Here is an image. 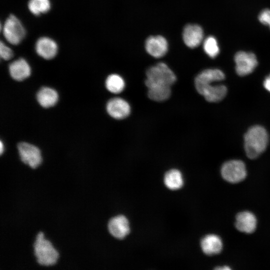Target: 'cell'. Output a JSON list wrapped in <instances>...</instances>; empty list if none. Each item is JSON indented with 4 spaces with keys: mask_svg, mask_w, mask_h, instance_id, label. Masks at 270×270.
<instances>
[{
    "mask_svg": "<svg viewBox=\"0 0 270 270\" xmlns=\"http://www.w3.org/2000/svg\"><path fill=\"white\" fill-rule=\"evenodd\" d=\"M221 174L222 178L230 183H238L246 177V170L244 164L240 160H231L222 166Z\"/></svg>",
    "mask_w": 270,
    "mask_h": 270,
    "instance_id": "obj_5",
    "label": "cell"
},
{
    "mask_svg": "<svg viewBox=\"0 0 270 270\" xmlns=\"http://www.w3.org/2000/svg\"><path fill=\"white\" fill-rule=\"evenodd\" d=\"M145 48L150 56L160 58L166 54L168 44L166 39L161 36H151L146 39Z\"/></svg>",
    "mask_w": 270,
    "mask_h": 270,
    "instance_id": "obj_11",
    "label": "cell"
},
{
    "mask_svg": "<svg viewBox=\"0 0 270 270\" xmlns=\"http://www.w3.org/2000/svg\"><path fill=\"white\" fill-rule=\"evenodd\" d=\"M0 55L2 58L9 60L13 56V52L10 48L6 46L2 42L0 44Z\"/></svg>",
    "mask_w": 270,
    "mask_h": 270,
    "instance_id": "obj_23",
    "label": "cell"
},
{
    "mask_svg": "<svg viewBox=\"0 0 270 270\" xmlns=\"http://www.w3.org/2000/svg\"><path fill=\"white\" fill-rule=\"evenodd\" d=\"M106 86L112 93L118 94L124 90L125 82L122 77L118 74H112L107 78Z\"/></svg>",
    "mask_w": 270,
    "mask_h": 270,
    "instance_id": "obj_20",
    "label": "cell"
},
{
    "mask_svg": "<svg viewBox=\"0 0 270 270\" xmlns=\"http://www.w3.org/2000/svg\"><path fill=\"white\" fill-rule=\"evenodd\" d=\"M148 96L154 101L162 102L168 100L171 94L170 86L152 85L147 86Z\"/></svg>",
    "mask_w": 270,
    "mask_h": 270,
    "instance_id": "obj_18",
    "label": "cell"
},
{
    "mask_svg": "<svg viewBox=\"0 0 270 270\" xmlns=\"http://www.w3.org/2000/svg\"><path fill=\"white\" fill-rule=\"evenodd\" d=\"M258 18L262 24L268 26L270 28V10L264 9L262 10Z\"/></svg>",
    "mask_w": 270,
    "mask_h": 270,
    "instance_id": "obj_24",
    "label": "cell"
},
{
    "mask_svg": "<svg viewBox=\"0 0 270 270\" xmlns=\"http://www.w3.org/2000/svg\"><path fill=\"white\" fill-rule=\"evenodd\" d=\"M145 84L170 86L176 81L174 72L164 62H160L150 67L146 72Z\"/></svg>",
    "mask_w": 270,
    "mask_h": 270,
    "instance_id": "obj_3",
    "label": "cell"
},
{
    "mask_svg": "<svg viewBox=\"0 0 270 270\" xmlns=\"http://www.w3.org/2000/svg\"><path fill=\"white\" fill-rule=\"evenodd\" d=\"M216 270H230V268L228 267V266H223L222 268H220V267H218V268H216Z\"/></svg>",
    "mask_w": 270,
    "mask_h": 270,
    "instance_id": "obj_26",
    "label": "cell"
},
{
    "mask_svg": "<svg viewBox=\"0 0 270 270\" xmlns=\"http://www.w3.org/2000/svg\"><path fill=\"white\" fill-rule=\"evenodd\" d=\"M164 182L166 187L170 190L180 189L184 184L180 172L176 169H172L168 171L164 175Z\"/></svg>",
    "mask_w": 270,
    "mask_h": 270,
    "instance_id": "obj_19",
    "label": "cell"
},
{
    "mask_svg": "<svg viewBox=\"0 0 270 270\" xmlns=\"http://www.w3.org/2000/svg\"><path fill=\"white\" fill-rule=\"evenodd\" d=\"M36 50L37 54L46 60L54 58L58 51V46L52 39L42 37L40 38L36 42Z\"/></svg>",
    "mask_w": 270,
    "mask_h": 270,
    "instance_id": "obj_14",
    "label": "cell"
},
{
    "mask_svg": "<svg viewBox=\"0 0 270 270\" xmlns=\"http://www.w3.org/2000/svg\"><path fill=\"white\" fill-rule=\"evenodd\" d=\"M130 110L129 104L120 98H112L106 104L107 112L115 119L121 120L126 118L130 114Z\"/></svg>",
    "mask_w": 270,
    "mask_h": 270,
    "instance_id": "obj_9",
    "label": "cell"
},
{
    "mask_svg": "<svg viewBox=\"0 0 270 270\" xmlns=\"http://www.w3.org/2000/svg\"><path fill=\"white\" fill-rule=\"evenodd\" d=\"M264 86L267 90L270 92V74L265 78Z\"/></svg>",
    "mask_w": 270,
    "mask_h": 270,
    "instance_id": "obj_25",
    "label": "cell"
},
{
    "mask_svg": "<svg viewBox=\"0 0 270 270\" xmlns=\"http://www.w3.org/2000/svg\"><path fill=\"white\" fill-rule=\"evenodd\" d=\"M244 140L246 156L250 159H254L266 149L268 136L267 132L262 126H254L246 133Z\"/></svg>",
    "mask_w": 270,
    "mask_h": 270,
    "instance_id": "obj_2",
    "label": "cell"
},
{
    "mask_svg": "<svg viewBox=\"0 0 270 270\" xmlns=\"http://www.w3.org/2000/svg\"><path fill=\"white\" fill-rule=\"evenodd\" d=\"M3 34L8 42L16 45L24 38L26 32L19 20L14 16L11 14L5 22Z\"/></svg>",
    "mask_w": 270,
    "mask_h": 270,
    "instance_id": "obj_6",
    "label": "cell"
},
{
    "mask_svg": "<svg viewBox=\"0 0 270 270\" xmlns=\"http://www.w3.org/2000/svg\"><path fill=\"white\" fill-rule=\"evenodd\" d=\"M204 52L211 58H216L220 53V48L216 39L213 36H209L203 41Z\"/></svg>",
    "mask_w": 270,
    "mask_h": 270,
    "instance_id": "obj_22",
    "label": "cell"
},
{
    "mask_svg": "<svg viewBox=\"0 0 270 270\" xmlns=\"http://www.w3.org/2000/svg\"><path fill=\"white\" fill-rule=\"evenodd\" d=\"M18 149L22 161L30 168H35L42 162L40 150L36 146L27 142H20Z\"/></svg>",
    "mask_w": 270,
    "mask_h": 270,
    "instance_id": "obj_8",
    "label": "cell"
},
{
    "mask_svg": "<svg viewBox=\"0 0 270 270\" xmlns=\"http://www.w3.org/2000/svg\"><path fill=\"white\" fill-rule=\"evenodd\" d=\"M108 229L113 236L118 239L124 238L130 231L128 221L122 215L111 218L108 224Z\"/></svg>",
    "mask_w": 270,
    "mask_h": 270,
    "instance_id": "obj_12",
    "label": "cell"
},
{
    "mask_svg": "<svg viewBox=\"0 0 270 270\" xmlns=\"http://www.w3.org/2000/svg\"><path fill=\"white\" fill-rule=\"evenodd\" d=\"M36 98L41 106L48 108L54 106L57 102L58 94L54 90L43 87L37 93Z\"/></svg>",
    "mask_w": 270,
    "mask_h": 270,
    "instance_id": "obj_17",
    "label": "cell"
},
{
    "mask_svg": "<svg viewBox=\"0 0 270 270\" xmlns=\"http://www.w3.org/2000/svg\"><path fill=\"white\" fill-rule=\"evenodd\" d=\"M34 253L38 262L46 266L53 265L56 262L58 253L48 240L44 238V234L40 232L34 244Z\"/></svg>",
    "mask_w": 270,
    "mask_h": 270,
    "instance_id": "obj_4",
    "label": "cell"
},
{
    "mask_svg": "<svg viewBox=\"0 0 270 270\" xmlns=\"http://www.w3.org/2000/svg\"><path fill=\"white\" fill-rule=\"evenodd\" d=\"M10 76L18 81L22 80L30 74V68L27 62L20 58L12 62L9 65Z\"/></svg>",
    "mask_w": 270,
    "mask_h": 270,
    "instance_id": "obj_15",
    "label": "cell"
},
{
    "mask_svg": "<svg viewBox=\"0 0 270 270\" xmlns=\"http://www.w3.org/2000/svg\"><path fill=\"white\" fill-rule=\"evenodd\" d=\"M28 8L32 14L38 16L49 10L50 2L49 0H30Z\"/></svg>",
    "mask_w": 270,
    "mask_h": 270,
    "instance_id": "obj_21",
    "label": "cell"
},
{
    "mask_svg": "<svg viewBox=\"0 0 270 270\" xmlns=\"http://www.w3.org/2000/svg\"><path fill=\"white\" fill-rule=\"evenodd\" d=\"M182 38L188 47L192 48L198 47L204 40L203 30L198 24H187L184 29Z\"/></svg>",
    "mask_w": 270,
    "mask_h": 270,
    "instance_id": "obj_10",
    "label": "cell"
},
{
    "mask_svg": "<svg viewBox=\"0 0 270 270\" xmlns=\"http://www.w3.org/2000/svg\"><path fill=\"white\" fill-rule=\"evenodd\" d=\"M256 222L255 216L248 211L239 212L236 216V227L242 232H253L256 230Z\"/></svg>",
    "mask_w": 270,
    "mask_h": 270,
    "instance_id": "obj_13",
    "label": "cell"
},
{
    "mask_svg": "<svg viewBox=\"0 0 270 270\" xmlns=\"http://www.w3.org/2000/svg\"><path fill=\"white\" fill-rule=\"evenodd\" d=\"M236 73L240 76H244L252 73L258 65L256 55L251 52L240 51L234 57Z\"/></svg>",
    "mask_w": 270,
    "mask_h": 270,
    "instance_id": "obj_7",
    "label": "cell"
},
{
    "mask_svg": "<svg viewBox=\"0 0 270 270\" xmlns=\"http://www.w3.org/2000/svg\"><path fill=\"white\" fill-rule=\"evenodd\" d=\"M203 252L209 256L219 254L222 248V243L220 238L217 235L210 234L206 236L200 242Z\"/></svg>",
    "mask_w": 270,
    "mask_h": 270,
    "instance_id": "obj_16",
    "label": "cell"
},
{
    "mask_svg": "<svg viewBox=\"0 0 270 270\" xmlns=\"http://www.w3.org/2000/svg\"><path fill=\"white\" fill-rule=\"evenodd\" d=\"M224 72L219 69L209 68L198 74L194 80L198 92L209 102H218L226 96L227 88L224 84L215 83L224 79Z\"/></svg>",
    "mask_w": 270,
    "mask_h": 270,
    "instance_id": "obj_1",
    "label": "cell"
},
{
    "mask_svg": "<svg viewBox=\"0 0 270 270\" xmlns=\"http://www.w3.org/2000/svg\"><path fill=\"white\" fill-rule=\"evenodd\" d=\"M0 154H2V152H3V150H4V146H3V144H2V141H0Z\"/></svg>",
    "mask_w": 270,
    "mask_h": 270,
    "instance_id": "obj_27",
    "label": "cell"
}]
</instances>
